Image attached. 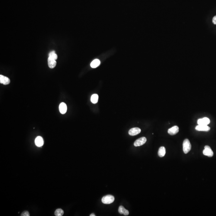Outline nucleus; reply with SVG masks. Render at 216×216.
<instances>
[{
    "mask_svg": "<svg viewBox=\"0 0 216 216\" xmlns=\"http://www.w3.org/2000/svg\"><path fill=\"white\" fill-rule=\"evenodd\" d=\"M141 132V129L138 127L132 128L129 130V134L130 136H135Z\"/></svg>",
    "mask_w": 216,
    "mask_h": 216,
    "instance_id": "nucleus-6",
    "label": "nucleus"
},
{
    "mask_svg": "<svg viewBox=\"0 0 216 216\" xmlns=\"http://www.w3.org/2000/svg\"><path fill=\"white\" fill-rule=\"evenodd\" d=\"M60 112L62 114H65L67 111V106L65 103H62L60 104L59 107Z\"/></svg>",
    "mask_w": 216,
    "mask_h": 216,
    "instance_id": "nucleus-11",
    "label": "nucleus"
},
{
    "mask_svg": "<svg viewBox=\"0 0 216 216\" xmlns=\"http://www.w3.org/2000/svg\"><path fill=\"white\" fill-rule=\"evenodd\" d=\"M191 145L189 139H185L183 142V150L185 154H187L191 151Z\"/></svg>",
    "mask_w": 216,
    "mask_h": 216,
    "instance_id": "nucleus-1",
    "label": "nucleus"
},
{
    "mask_svg": "<svg viewBox=\"0 0 216 216\" xmlns=\"http://www.w3.org/2000/svg\"><path fill=\"white\" fill-rule=\"evenodd\" d=\"M213 22L214 24H216V15L213 18Z\"/></svg>",
    "mask_w": 216,
    "mask_h": 216,
    "instance_id": "nucleus-20",
    "label": "nucleus"
},
{
    "mask_svg": "<svg viewBox=\"0 0 216 216\" xmlns=\"http://www.w3.org/2000/svg\"><path fill=\"white\" fill-rule=\"evenodd\" d=\"M100 64V61L99 60L96 59L91 62L90 64V66L93 68H95L99 66Z\"/></svg>",
    "mask_w": 216,
    "mask_h": 216,
    "instance_id": "nucleus-15",
    "label": "nucleus"
},
{
    "mask_svg": "<svg viewBox=\"0 0 216 216\" xmlns=\"http://www.w3.org/2000/svg\"><path fill=\"white\" fill-rule=\"evenodd\" d=\"M90 216H96V215H95V214H93H93H91V215H90Z\"/></svg>",
    "mask_w": 216,
    "mask_h": 216,
    "instance_id": "nucleus-21",
    "label": "nucleus"
},
{
    "mask_svg": "<svg viewBox=\"0 0 216 216\" xmlns=\"http://www.w3.org/2000/svg\"><path fill=\"white\" fill-rule=\"evenodd\" d=\"M48 65H49V67L50 68H54L56 66V60L53 59L49 57L48 59Z\"/></svg>",
    "mask_w": 216,
    "mask_h": 216,
    "instance_id": "nucleus-12",
    "label": "nucleus"
},
{
    "mask_svg": "<svg viewBox=\"0 0 216 216\" xmlns=\"http://www.w3.org/2000/svg\"><path fill=\"white\" fill-rule=\"evenodd\" d=\"M49 57L54 60H56L57 59V55L55 53L54 51H52L49 54Z\"/></svg>",
    "mask_w": 216,
    "mask_h": 216,
    "instance_id": "nucleus-17",
    "label": "nucleus"
},
{
    "mask_svg": "<svg viewBox=\"0 0 216 216\" xmlns=\"http://www.w3.org/2000/svg\"><path fill=\"white\" fill-rule=\"evenodd\" d=\"M35 144L38 147H41L43 146L44 144V140L42 137H37L35 140Z\"/></svg>",
    "mask_w": 216,
    "mask_h": 216,
    "instance_id": "nucleus-10",
    "label": "nucleus"
},
{
    "mask_svg": "<svg viewBox=\"0 0 216 216\" xmlns=\"http://www.w3.org/2000/svg\"><path fill=\"white\" fill-rule=\"evenodd\" d=\"M147 141V139L145 137H142L137 139L134 144L135 147H139L145 143Z\"/></svg>",
    "mask_w": 216,
    "mask_h": 216,
    "instance_id": "nucleus-4",
    "label": "nucleus"
},
{
    "mask_svg": "<svg viewBox=\"0 0 216 216\" xmlns=\"http://www.w3.org/2000/svg\"><path fill=\"white\" fill-rule=\"evenodd\" d=\"M55 216H62L64 214V211L61 208H59L55 211L54 213Z\"/></svg>",
    "mask_w": 216,
    "mask_h": 216,
    "instance_id": "nucleus-18",
    "label": "nucleus"
},
{
    "mask_svg": "<svg viewBox=\"0 0 216 216\" xmlns=\"http://www.w3.org/2000/svg\"><path fill=\"white\" fill-rule=\"evenodd\" d=\"M195 129L198 131H208L210 130V128L208 125H198L195 127Z\"/></svg>",
    "mask_w": 216,
    "mask_h": 216,
    "instance_id": "nucleus-5",
    "label": "nucleus"
},
{
    "mask_svg": "<svg viewBox=\"0 0 216 216\" xmlns=\"http://www.w3.org/2000/svg\"><path fill=\"white\" fill-rule=\"evenodd\" d=\"M21 216H30V215H29V213L27 211H25L23 212V213H22Z\"/></svg>",
    "mask_w": 216,
    "mask_h": 216,
    "instance_id": "nucleus-19",
    "label": "nucleus"
},
{
    "mask_svg": "<svg viewBox=\"0 0 216 216\" xmlns=\"http://www.w3.org/2000/svg\"><path fill=\"white\" fill-rule=\"evenodd\" d=\"M115 201V198L111 195H106L102 198V202L105 204H110Z\"/></svg>",
    "mask_w": 216,
    "mask_h": 216,
    "instance_id": "nucleus-2",
    "label": "nucleus"
},
{
    "mask_svg": "<svg viewBox=\"0 0 216 216\" xmlns=\"http://www.w3.org/2000/svg\"><path fill=\"white\" fill-rule=\"evenodd\" d=\"M203 154L208 157H212L213 156V152L211 147L208 146H205V149L203 151Z\"/></svg>",
    "mask_w": 216,
    "mask_h": 216,
    "instance_id": "nucleus-3",
    "label": "nucleus"
},
{
    "mask_svg": "<svg viewBox=\"0 0 216 216\" xmlns=\"http://www.w3.org/2000/svg\"><path fill=\"white\" fill-rule=\"evenodd\" d=\"M98 96L97 94H93L91 97V101L93 104H96L98 101Z\"/></svg>",
    "mask_w": 216,
    "mask_h": 216,
    "instance_id": "nucleus-16",
    "label": "nucleus"
},
{
    "mask_svg": "<svg viewBox=\"0 0 216 216\" xmlns=\"http://www.w3.org/2000/svg\"><path fill=\"white\" fill-rule=\"evenodd\" d=\"M10 83V80L9 78L3 75H0V83L3 84L4 85H7Z\"/></svg>",
    "mask_w": 216,
    "mask_h": 216,
    "instance_id": "nucleus-9",
    "label": "nucleus"
},
{
    "mask_svg": "<svg viewBox=\"0 0 216 216\" xmlns=\"http://www.w3.org/2000/svg\"><path fill=\"white\" fill-rule=\"evenodd\" d=\"M166 153V149L164 147H161L159 149L158 151V155L160 157H164Z\"/></svg>",
    "mask_w": 216,
    "mask_h": 216,
    "instance_id": "nucleus-14",
    "label": "nucleus"
},
{
    "mask_svg": "<svg viewBox=\"0 0 216 216\" xmlns=\"http://www.w3.org/2000/svg\"><path fill=\"white\" fill-rule=\"evenodd\" d=\"M210 120L208 118L205 117L203 119H198L197 121V123L198 125H207L210 123Z\"/></svg>",
    "mask_w": 216,
    "mask_h": 216,
    "instance_id": "nucleus-7",
    "label": "nucleus"
},
{
    "mask_svg": "<svg viewBox=\"0 0 216 216\" xmlns=\"http://www.w3.org/2000/svg\"><path fill=\"white\" fill-rule=\"evenodd\" d=\"M179 131V127L177 126H174L169 129L168 130V132L169 135H174L177 133Z\"/></svg>",
    "mask_w": 216,
    "mask_h": 216,
    "instance_id": "nucleus-8",
    "label": "nucleus"
},
{
    "mask_svg": "<svg viewBox=\"0 0 216 216\" xmlns=\"http://www.w3.org/2000/svg\"><path fill=\"white\" fill-rule=\"evenodd\" d=\"M119 212L120 214H122L125 216H127L129 214V211L127 210L126 209L122 206H119Z\"/></svg>",
    "mask_w": 216,
    "mask_h": 216,
    "instance_id": "nucleus-13",
    "label": "nucleus"
}]
</instances>
